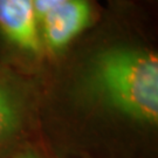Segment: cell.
<instances>
[{"label": "cell", "instance_id": "cell-3", "mask_svg": "<svg viewBox=\"0 0 158 158\" xmlns=\"http://www.w3.org/2000/svg\"><path fill=\"white\" fill-rule=\"evenodd\" d=\"M0 32L19 49L38 55L42 44L33 0H0Z\"/></svg>", "mask_w": 158, "mask_h": 158}, {"label": "cell", "instance_id": "cell-4", "mask_svg": "<svg viewBox=\"0 0 158 158\" xmlns=\"http://www.w3.org/2000/svg\"><path fill=\"white\" fill-rule=\"evenodd\" d=\"M27 116V97L11 75L0 72V157L5 156L21 134Z\"/></svg>", "mask_w": 158, "mask_h": 158}, {"label": "cell", "instance_id": "cell-5", "mask_svg": "<svg viewBox=\"0 0 158 158\" xmlns=\"http://www.w3.org/2000/svg\"><path fill=\"white\" fill-rule=\"evenodd\" d=\"M68 1L69 0H33V7L38 23L46 14H48L49 12L55 10L59 6L66 4Z\"/></svg>", "mask_w": 158, "mask_h": 158}, {"label": "cell", "instance_id": "cell-1", "mask_svg": "<svg viewBox=\"0 0 158 158\" xmlns=\"http://www.w3.org/2000/svg\"><path fill=\"white\" fill-rule=\"evenodd\" d=\"M85 85L104 107L148 125L158 122V57L151 51L115 46L96 53Z\"/></svg>", "mask_w": 158, "mask_h": 158}, {"label": "cell", "instance_id": "cell-6", "mask_svg": "<svg viewBox=\"0 0 158 158\" xmlns=\"http://www.w3.org/2000/svg\"><path fill=\"white\" fill-rule=\"evenodd\" d=\"M13 158H39V156L36 153H34L33 151H26V152L19 153Z\"/></svg>", "mask_w": 158, "mask_h": 158}, {"label": "cell", "instance_id": "cell-2", "mask_svg": "<svg viewBox=\"0 0 158 158\" xmlns=\"http://www.w3.org/2000/svg\"><path fill=\"white\" fill-rule=\"evenodd\" d=\"M91 21V7L87 0H69L46 14L39 23L41 44L49 51L67 47Z\"/></svg>", "mask_w": 158, "mask_h": 158}]
</instances>
